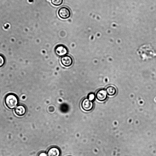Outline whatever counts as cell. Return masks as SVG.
Segmentation results:
<instances>
[{
    "label": "cell",
    "mask_w": 156,
    "mask_h": 156,
    "mask_svg": "<svg viewBox=\"0 0 156 156\" xmlns=\"http://www.w3.org/2000/svg\"><path fill=\"white\" fill-rule=\"evenodd\" d=\"M96 98L100 101H104L106 100L108 98V94L106 90L104 89L98 90L96 92Z\"/></svg>",
    "instance_id": "obj_5"
},
{
    "label": "cell",
    "mask_w": 156,
    "mask_h": 156,
    "mask_svg": "<svg viewBox=\"0 0 156 156\" xmlns=\"http://www.w3.org/2000/svg\"><path fill=\"white\" fill-rule=\"evenodd\" d=\"M108 95L110 96H113L116 93L117 90L113 86H109L107 87L105 90Z\"/></svg>",
    "instance_id": "obj_9"
},
{
    "label": "cell",
    "mask_w": 156,
    "mask_h": 156,
    "mask_svg": "<svg viewBox=\"0 0 156 156\" xmlns=\"http://www.w3.org/2000/svg\"><path fill=\"white\" fill-rule=\"evenodd\" d=\"M87 98L90 101L94 102L96 98L95 94L93 93H90L88 95Z\"/></svg>",
    "instance_id": "obj_11"
},
{
    "label": "cell",
    "mask_w": 156,
    "mask_h": 156,
    "mask_svg": "<svg viewBox=\"0 0 156 156\" xmlns=\"http://www.w3.org/2000/svg\"><path fill=\"white\" fill-rule=\"evenodd\" d=\"M4 102L6 106L11 110L15 108L19 103L18 98L15 94L9 93L5 96Z\"/></svg>",
    "instance_id": "obj_1"
},
{
    "label": "cell",
    "mask_w": 156,
    "mask_h": 156,
    "mask_svg": "<svg viewBox=\"0 0 156 156\" xmlns=\"http://www.w3.org/2000/svg\"><path fill=\"white\" fill-rule=\"evenodd\" d=\"M5 63V59L4 56L0 54V68L3 66Z\"/></svg>",
    "instance_id": "obj_12"
},
{
    "label": "cell",
    "mask_w": 156,
    "mask_h": 156,
    "mask_svg": "<svg viewBox=\"0 0 156 156\" xmlns=\"http://www.w3.org/2000/svg\"><path fill=\"white\" fill-rule=\"evenodd\" d=\"M81 106L84 110L89 111L93 109L94 103L93 102L90 101L87 98H85L81 101Z\"/></svg>",
    "instance_id": "obj_3"
},
{
    "label": "cell",
    "mask_w": 156,
    "mask_h": 156,
    "mask_svg": "<svg viewBox=\"0 0 156 156\" xmlns=\"http://www.w3.org/2000/svg\"><path fill=\"white\" fill-rule=\"evenodd\" d=\"M61 62L64 66L68 67L72 65L73 61L71 56L67 55L61 57Z\"/></svg>",
    "instance_id": "obj_6"
},
{
    "label": "cell",
    "mask_w": 156,
    "mask_h": 156,
    "mask_svg": "<svg viewBox=\"0 0 156 156\" xmlns=\"http://www.w3.org/2000/svg\"><path fill=\"white\" fill-rule=\"evenodd\" d=\"M27 112L26 107L22 104L18 105L15 108L14 112L15 114L18 116H22L25 115Z\"/></svg>",
    "instance_id": "obj_7"
},
{
    "label": "cell",
    "mask_w": 156,
    "mask_h": 156,
    "mask_svg": "<svg viewBox=\"0 0 156 156\" xmlns=\"http://www.w3.org/2000/svg\"></svg>",
    "instance_id": "obj_14"
},
{
    "label": "cell",
    "mask_w": 156,
    "mask_h": 156,
    "mask_svg": "<svg viewBox=\"0 0 156 156\" xmlns=\"http://www.w3.org/2000/svg\"><path fill=\"white\" fill-rule=\"evenodd\" d=\"M52 4L56 6L61 5L63 3V0H51Z\"/></svg>",
    "instance_id": "obj_10"
},
{
    "label": "cell",
    "mask_w": 156,
    "mask_h": 156,
    "mask_svg": "<svg viewBox=\"0 0 156 156\" xmlns=\"http://www.w3.org/2000/svg\"><path fill=\"white\" fill-rule=\"evenodd\" d=\"M55 52L56 54L59 57H62L66 55L68 52L67 48L63 44L57 45L55 48Z\"/></svg>",
    "instance_id": "obj_2"
},
{
    "label": "cell",
    "mask_w": 156,
    "mask_h": 156,
    "mask_svg": "<svg viewBox=\"0 0 156 156\" xmlns=\"http://www.w3.org/2000/svg\"><path fill=\"white\" fill-rule=\"evenodd\" d=\"M59 17L62 19H66L69 18L71 16V13L69 9L67 7L63 6L59 9L58 11Z\"/></svg>",
    "instance_id": "obj_4"
},
{
    "label": "cell",
    "mask_w": 156,
    "mask_h": 156,
    "mask_svg": "<svg viewBox=\"0 0 156 156\" xmlns=\"http://www.w3.org/2000/svg\"><path fill=\"white\" fill-rule=\"evenodd\" d=\"M47 156H60L61 152L60 149L56 146H52L49 148L47 152Z\"/></svg>",
    "instance_id": "obj_8"
},
{
    "label": "cell",
    "mask_w": 156,
    "mask_h": 156,
    "mask_svg": "<svg viewBox=\"0 0 156 156\" xmlns=\"http://www.w3.org/2000/svg\"><path fill=\"white\" fill-rule=\"evenodd\" d=\"M38 156H47L46 153L44 152H41L39 153Z\"/></svg>",
    "instance_id": "obj_13"
}]
</instances>
